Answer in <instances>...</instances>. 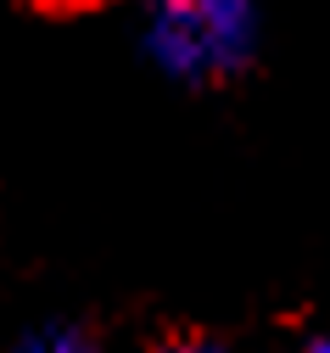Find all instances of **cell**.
<instances>
[{"label":"cell","mask_w":330,"mask_h":353,"mask_svg":"<svg viewBox=\"0 0 330 353\" xmlns=\"http://www.w3.org/2000/svg\"><path fill=\"white\" fill-rule=\"evenodd\" d=\"M157 51L191 79H229L252 46V0H152Z\"/></svg>","instance_id":"6da1fadb"},{"label":"cell","mask_w":330,"mask_h":353,"mask_svg":"<svg viewBox=\"0 0 330 353\" xmlns=\"http://www.w3.org/2000/svg\"><path fill=\"white\" fill-rule=\"evenodd\" d=\"M140 353H224V342L207 336L202 325H168L163 336H152Z\"/></svg>","instance_id":"3957f363"},{"label":"cell","mask_w":330,"mask_h":353,"mask_svg":"<svg viewBox=\"0 0 330 353\" xmlns=\"http://www.w3.org/2000/svg\"><path fill=\"white\" fill-rule=\"evenodd\" d=\"M45 12H90V6H107V0H34Z\"/></svg>","instance_id":"277c9868"},{"label":"cell","mask_w":330,"mask_h":353,"mask_svg":"<svg viewBox=\"0 0 330 353\" xmlns=\"http://www.w3.org/2000/svg\"><path fill=\"white\" fill-rule=\"evenodd\" d=\"M12 353H101V342L90 336L84 325H39V331H28Z\"/></svg>","instance_id":"7a4b0ae2"},{"label":"cell","mask_w":330,"mask_h":353,"mask_svg":"<svg viewBox=\"0 0 330 353\" xmlns=\"http://www.w3.org/2000/svg\"><path fill=\"white\" fill-rule=\"evenodd\" d=\"M313 353H330V342H313Z\"/></svg>","instance_id":"5b68a950"}]
</instances>
